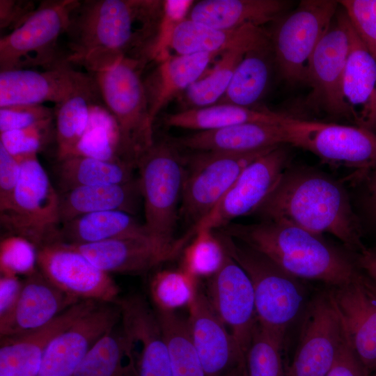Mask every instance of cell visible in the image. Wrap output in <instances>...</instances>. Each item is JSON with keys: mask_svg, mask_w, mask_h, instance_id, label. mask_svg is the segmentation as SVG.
<instances>
[{"mask_svg": "<svg viewBox=\"0 0 376 376\" xmlns=\"http://www.w3.org/2000/svg\"><path fill=\"white\" fill-rule=\"evenodd\" d=\"M164 19L162 1H79L65 32L66 60L91 74L108 70L125 58L147 64Z\"/></svg>", "mask_w": 376, "mask_h": 376, "instance_id": "1", "label": "cell"}, {"mask_svg": "<svg viewBox=\"0 0 376 376\" xmlns=\"http://www.w3.org/2000/svg\"><path fill=\"white\" fill-rule=\"evenodd\" d=\"M255 213L263 219L283 220L317 235L329 233L354 254L366 248L345 188L313 169L287 168Z\"/></svg>", "mask_w": 376, "mask_h": 376, "instance_id": "2", "label": "cell"}, {"mask_svg": "<svg viewBox=\"0 0 376 376\" xmlns=\"http://www.w3.org/2000/svg\"><path fill=\"white\" fill-rule=\"evenodd\" d=\"M217 230L301 280L315 281L331 288L347 284L363 274L352 256L328 243L322 235L288 221L231 222Z\"/></svg>", "mask_w": 376, "mask_h": 376, "instance_id": "3", "label": "cell"}, {"mask_svg": "<svg viewBox=\"0 0 376 376\" xmlns=\"http://www.w3.org/2000/svg\"><path fill=\"white\" fill-rule=\"evenodd\" d=\"M214 233L226 253L250 279L258 322L284 340L288 329L303 315L309 301L302 280L232 237L217 230Z\"/></svg>", "mask_w": 376, "mask_h": 376, "instance_id": "4", "label": "cell"}, {"mask_svg": "<svg viewBox=\"0 0 376 376\" xmlns=\"http://www.w3.org/2000/svg\"><path fill=\"white\" fill-rule=\"evenodd\" d=\"M169 139L156 141L136 161L137 183L143 198L145 222L150 235L171 244L180 212L185 178V162Z\"/></svg>", "mask_w": 376, "mask_h": 376, "instance_id": "5", "label": "cell"}, {"mask_svg": "<svg viewBox=\"0 0 376 376\" xmlns=\"http://www.w3.org/2000/svg\"><path fill=\"white\" fill-rule=\"evenodd\" d=\"M145 65L123 58L112 68L93 74L104 105L116 121L123 159L133 162L154 142V123L141 77Z\"/></svg>", "mask_w": 376, "mask_h": 376, "instance_id": "6", "label": "cell"}, {"mask_svg": "<svg viewBox=\"0 0 376 376\" xmlns=\"http://www.w3.org/2000/svg\"><path fill=\"white\" fill-rule=\"evenodd\" d=\"M19 179L9 207L0 213L8 235L22 237L36 248L55 242L59 226V193L40 164L38 154L17 157Z\"/></svg>", "mask_w": 376, "mask_h": 376, "instance_id": "7", "label": "cell"}, {"mask_svg": "<svg viewBox=\"0 0 376 376\" xmlns=\"http://www.w3.org/2000/svg\"><path fill=\"white\" fill-rule=\"evenodd\" d=\"M78 0H46L19 27L0 38L1 71L40 66L50 69L68 63L58 47Z\"/></svg>", "mask_w": 376, "mask_h": 376, "instance_id": "8", "label": "cell"}, {"mask_svg": "<svg viewBox=\"0 0 376 376\" xmlns=\"http://www.w3.org/2000/svg\"><path fill=\"white\" fill-rule=\"evenodd\" d=\"M274 148L246 152L193 151L184 156L185 178L180 213L191 225L190 230L213 211L250 163Z\"/></svg>", "mask_w": 376, "mask_h": 376, "instance_id": "9", "label": "cell"}, {"mask_svg": "<svg viewBox=\"0 0 376 376\" xmlns=\"http://www.w3.org/2000/svg\"><path fill=\"white\" fill-rule=\"evenodd\" d=\"M338 6V1L303 0L279 18L270 40L276 65L287 82L306 84L313 54Z\"/></svg>", "mask_w": 376, "mask_h": 376, "instance_id": "10", "label": "cell"}, {"mask_svg": "<svg viewBox=\"0 0 376 376\" xmlns=\"http://www.w3.org/2000/svg\"><path fill=\"white\" fill-rule=\"evenodd\" d=\"M281 125L286 144L301 148L338 166L372 171L376 167V132L359 126L287 116Z\"/></svg>", "mask_w": 376, "mask_h": 376, "instance_id": "11", "label": "cell"}, {"mask_svg": "<svg viewBox=\"0 0 376 376\" xmlns=\"http://www.w3.org/2000/svg\"><path fill=\"white\" fill-rule=\"evenodd\" d=\"M295 352L284 376H327L333 368L344 329L327 290L309 299Z\"/></svg>", "mask_w": 376, "mask_h": 376, "instance_id": "12", "label": "cell"}, {"mask_svg": "<svg viewBox=\"0 0 376 376\" xmlns=\"http://www.w3.org/2000/svg\"><path fill=\"white\" fill-rule=\"evenodd\" d=\"M350 49V22L343 8L338 9L309 65L306 84L311 91L306 103L316 111L346 117L342 84Z\"/></svg>", "mask_w": 376, "mask_h": 376, "instance_id": "13", "label": "cell"}, {"mask_svg": "<svg viewBox=\"0 0 376 376\" xmlns=\"http://www.w3.org/2000/svg\"><path fill=\"white\" fill-rule=\"evenodd\" d=\"M37 249L39 271L67 295L101 302H116L120 297L111 275L70 245L56 241Z\"/></svg>", "mask_w": 376, "mask_h": 376, "instance_id": "14", "label": "cell"}, {"mask_svg": "<svg viewBox=\"0 0 376 376\" xmlns=\"http://www.w3.org/2000/svg\"><path fill=\"white\" fill-rule=\"evenodd\" d=\"M283 146L250 163L213 211L191 231L202 228L214 230L237 218L255 213L287 169L289 154Z\"/></svg>", "mask_w": 376, "mask_h": 376, "instance_id": "15", "label": "cell"}, {"mask_svg": "<svg viewBox=\"0 0 376 376\" xmlns=\"http://www.w3.org/2000/svg\"><path fill=\"white\" fill-rule=\"evenodd\" d=\"M116 302L135 376H173L168 347L152 304L138 293Z\"/></svg>", "mask_w": 376, "mask_h": 376, "instance_id": "16", "label": "cell"}, {"mask_svg": "<svg viewBox=\"0 0 376 376\" xmlns=\"http://www.w3.org/2000/svg\"><path fill=\"white\" fill-rule=\"evenodd\" d=\"M120 321L116 302H97L51 340L38 376H72L93 347Z\"/></svg>", "mask_w": 376, "mask_h": 376, "instance_id": "17", "label": "cell"}, {"mask_svg": "<svg viewBox=\"0 0 376 376\" xmlns=\"http://www.w3.org/2000/svg\"><path fill=\"white\" fill-rule=\"evenodd\" d=\"M97 86L93 74L65 63L42 71H0V107L15 104H59L72 95Z\"/></svg>", "mask_w": 376, "mask_h": 376, "instance_id": "18", "label": "cell"}, {"mask_svg": "<svg viewBox=\"0 0 376 376\" xmlns=\"http://www.w3.org/2000/svg\"><path fill=\"white\" fill-rule=\"evenodd\" d=\"M188 311L189 329L205 376H246L244 355L207 295L198 291Z\"/></svg>", "mask_w": 376, "mask_h": 376, "instance_id": "19", "label": "cell"}, {"mask_svg": "<svg viewBox=\"0 0 376 376\" xmlns=\"http://www.w3.org/2000/svg\"><path fill=\"white\" fill-rule=\"evenodd\" d=\"M206 295L245 355L257 322L253 289L247 274L227 253L210 277Z\"/></svg>", "mask_w": 376, "mask_h": 376, "instance_id": "20", "label": "cell"}, {"mask_svg": "<svg viewBox=\"0 0 376 376\" xmlns=\"http://www.w3.org/2000/svg\"><path fill=\"white\" fill-rule=\"evenodd\" d=\"M327 292L361 363L368 373L376 369V287L363 273Z\"/></svg>", "mask_w": 376, "mask_h": 376, "instance_id": "21", "label": "cell"}, {"mask_svg": "<svg viewBox=\"0 0 376 376\" xmlns=\"http://www.w3.org/2000/svg\"><path fill=\"white\" fill-rule=\"evenodd\" d=\"M191 238V236L185 234L171 244L146 237L118 238L93 244L69 245L109 274H140L175 258Z\"/></svg>", "mask_w": 376, "mask_h": 376, "instance_id": "22", "label": "cell"}, {"mask_svg": "<svg viewBox=\"0 0 376 376\" xmlns=\"http://www.w3.org/2000/svg\"><path fill=\"white\" fill-rule=\"evenodd\" d=\"M270 42V34L259 26L218 29L186 17L175 22L168 31L162 34L155 58H161L165 48L172 49L176 55L222 54L237 48L251 50Z\"/></svg>", "mask_w": 376, "mask_h": 376, "instance_id": "23", "label": "cell"}, {"mask_svg": "<svg viewBox=\"0 0 376 376\" xmlns=\"http://www.w3.org/2000/svg\"><path fill=\"white\" fill-rule=\"evenodd\" d=\"M79 301L58 289L38 269L25 276L16 304L0 319V338L38 330Z\"/></svg>", "mask_w": 376, "mask_h": 376, "instance_id": "24", "label": "cell"}, {"mask_svg": "<svg viewBox=\"0 0 376 376\" xmlns=\"http://www.w3.org/2000/svg\"><path fill=\"white\" fill-rule=\"evenodd\" d=\"M97 301L81 300L46 326L28 333L0 338V376H38L51 340Z\"/></svg>", "mask_w": 376, "mask_h": 376, "instance_id": "25", "label": "cell"}, {"mask_svg": "<svg viewBox=\"0 0 376 376\" xmlns=\"http://www.w3.org/2000/svg\"><path fill=\"white\" fill-rule=\"evenodd\" d=\"M350 49L342 84L346 117L356 125L376 132V58L350 22Z\"/></svg>", "mask_w": 376, "mask_h": 376, "instance_id": "26", "label": "cell"}, {"mask_svg": "<svg viewBox=\"0 0 376 376\" xmlns=\"http://www.w3.org/2000/svg\"><path fill=\"white\" fill-rule=\"evenodd\" d=\"M281 123H247L168 139L191 151L251 152L285 145Z\"/></svg>", "mask_w": 376, "mask_h": 376, "instance_id": "27", "label": "cell"}, {"mask_svg": "<svg viewBox=\"0 0 376 376\" xmlns=\"http://www.w3.org/2000/svg\"><path fill=\"white\" fill-rule=\"evenodd\" d=\"M290 5L283 0H201L192 6L187 18L218 29L261 27L281 17Z\"/></svg>", "mask_w": 376, "mask_h": 376, "instance_id": "28", "label": "cell"}, {"mask_svg": "<svg viewBox=\"0 0 376 376\" xmlns=\"http://www.w3.org/2000/svg\"><path fill=\"white\" fill-rule=\"evenodd\" d=\"M219 54L199 53L166 56L143 85L150 116L154 123L162 109L198 80Z\"/></svg>", "mask_w": 376, "mask_h": 376, "instance_id": "29", "label": "cell"}, {"mask_svg": "<svg viewBox=\"0 0 376 376\" xmlns=\"http://www.w3.org/2000/svg\"><path fill=\"white\" fill-rule=\"evenodd\" d=\"M146 237H152L144 224L138 221L132 214L109 210L84 214L62 223L56 241L79 245L118 238Z\"/></svg>", "mask_w": 376, "mask_h": 376, "instance_id": "30", "label": "cell"}, {"mask_svg": "<svg viewBox=\"0 0 376 376\" xmlns=\"http://www.w3.org/2000/svg\"><path fill=\"white\" fill-rule=\"evenodd\" d=\"M138 183L79 186L59 192L61 224L77 217L102 211L120 210L134 213Z\"/></svg>", "mask_w": 376, "mask_h": 376, "instance_id": "31", "label": "cell"}, {"mask_svg": "<svg viewBox=\"0 0 376 376\" xmlns=\"http://www.w3.org/2000/svg\"><path fill=\"white\" fill-rule=\"evenodd\" d=\"M287 115L230 104L182 110L165 116L166 127L205 132L247 123H280Z\"/></svg>", "mask_w": 376, "mask_h": 376, "instance_id": "32", "label": "cell"}, {"mask_svg": "<svg viewBox=\"0 0 376 376\" xmlns=\"http://www.w3.org/2000/svg\"><path fill=\"white\" fill-rule=\"evenodd\" d=\"M275 60L268 45L248 51L236 67L229 86L217 104L252 108L265 95Z\"/></svg>", "mask_w": 376, "mask_h": 376, "instance_id": "33", "label": "cell"}, {"mask_svg": "<svg viewBox=\"0 0 376 376\" xmlns=\"http://www.w3.org/2000/svg\"><path fill=\"white\" fill-rule=\"evenodd\" d=\"M135 164L127 160L105 161L74 155L57 160L56 175L60 192L86 185L133 182Z\"/></svg>", "mask_w": 376, "mask_h": 376, "instance_id": "34", "label": "cell"}, {"mask_svg": "<svg viewBox=\"0 0 376 376\" xmlns=\"http://www.w3.org/2000/svg\"><path fill=\"white\" fill-rule=\"evenodd\" d=\"M102 100L98 86L77 93L55 105L54 125L56 157L73 155L89 123L91 107Z\"/></svg>", "mask_w": 376, "mask_h": 376, "instance_id": "35", "label": "cell"}, {"mask_svg": "<svg viewBox=\"0 0 376 376\" xmlns=\"http://www.w3.org/2000/svg\"><path fill=\"white\" fill-rule=\"evenodd\" d=\"M72 376H135L120 321L93 347Z\"/></svg>", "mask_w": 376, "mask_h": 376, "instance_id": "36", "label": "cell"}, {"mask_svg": "<svg viewBox=\"0 0 376 376\" xmlns=\"http://www.w3.org/2000/svg\"><path fill=\"white\" fill-rule=\"evenodd\" d=\"M155 311L168 347L173 376H205L187 319L176 312Z\"/></svg>", "mask_w": 376, "mask_h": 376, "instance_id": "37", "label": "cell"}, {"mask_svg": "<svg viewBox=\"0 0 376 376\" xmlns=\"http://www.w3.org/2000/svg\"><path fill=\"white\" fill-rule=\"evenodd\" d=\"M248 51L237 48L221 54L214 68L179 96L185 106L183 110L217 104L226 93L236 67Z\"/></svg>", "mask_w": 376, "mask_h": 376, "instance_id": "38", "label": "cell"}, {"mask_svg": "<svg viewBox=\"0 0 376 376\" xmlns=\"http://www.w3.org/2000/svg\"><path fill=\"white\" fill-rule=\"evenodd\" d=\"M74 155L105 161L123 159L117 125L104 105L96 103L92 106L88 127L72 156Z\"/></svg>", "mask_w": 376, "mask_h": 376, "instance_id": "39", "label": "cell"}, {"mask_svg": "<svg viewBox=\"0 0 376 376\" xmlns=\"http://www.w3.org/2000/svg\"><path fill=\"white\" fill-rule=\"evenodd\" d=\"M198 292L196 279L182 268L159 271L149 283L152 306L163 311L176 312L185 307L189 308Z\"/></svg>", "mask_w": 376, "mask_h": 376, "instance_id": "40", "label": "cell"}, {"mask_svg": "<svg viewBox=\"0 0 376 376\" xmlns=\"http://www.w3.org/2000/svg\"><path fill=\"white\" fill-rule=\"evenodd\" d=\"M284 340L256 322L244 355L246 376H284Z\"/></svg>", "mask_w": 376, "mask_h": 376, "instance_id": "41", "label": "cell"}, {"mask_svg": "<svg viewBox=\"0 0 376 376\" xmlns=\"http://www.w3.org/2000/svg\"><path fill=\"white\" fill-rule=\"evenodd\" d=\"M226 256V251L214 230L198 228L184 251L182 268L196 279L210 278L221 267Z\"/></svg>", "mask_w": 376, "mask_h": 376, "instance_id": "42", "label": "cell"}, {"mask_svg": "<svg viewBox=\"0 0 376 376\" xmlns=\"http://www.w3.org/2000/svg\"><path fill=\"white\" fill-rule=\"evenodd\" d=\"M38 269V249L33 243L15 235L1 238V274L27 276Z\"/></svg>", "mask_w": 376, "mask_h": 376, "instance_id": "43", "label": "cell"}, {"mask_svg": "<svg viewBox=\"0 0 376 376\" xmlns=\"http://www.w3.org/2000/svg\"><path fill=\"white\" fill-rule=\"evenodd\" d=\"M54 117L33 125L0 133V143L15 157L38 154L55 134Z\"/></svg>", "mask_w": 376, "mask_h": 376, "instance_id": "44", "label": "cell"}, {"mask_svg": "<svg viewBox=\"0 0 376 376\" xmlns=\"http://www.w3.org/2000/svg\"><path fill=\"white\" fill-rule=\"evenodd\" d=\"M338 3L359 37L376 58V0H342Z\"/></svg>", "mask_w": 376, "mask_h": 376, "instance_id": "45", "label": "cell"}, {"mask_svg": "<svg viewBox=\"0 0 376 376\" xmlns=\"http://www.w3.org/2000/svg\"><path fill=\"white\" fill-rule=\"evenodd\" d=\"M54 117V109L44 104L2 107H0V133L25 128Z\"/></svg>", "mask_w": 376, "mask_h": 376, "instance_id": "46", "label": "cell"}, {"mask_svg": "<svg viewBox=\"0 0 376 376\" xmlns=\"http://www.w3.org/2000/svg\"><path fill=\"white\" fill-rule=\"evenodd\" d=\"M21 171L19 160L0 143V213L10 206Z\"/></svg>", "mask_w": 376, "mask_h": 376, "instance_id": "47", "label": "cell"}, {"mask_svg": "<svg viewBox=\"0 0 376 376\" xmlns=\"http://www.w3.org/2000/svg\"><path fill=\"white\" fill-rule=\"evenodd\" d=\"M29 0H0V29L10 32L22 25L36 9Z\"/></svg>", "mask_w": 376, "mask_h": 376, "instance_id": "48", "label": "cell"}, {"mask_svg": "<svg viewBox=\"0 0 376 376\" xmlns=\"http://www.w3.org/2000/svg\"><path fill=\"white\" fill-rule=\"evenodd\" d=\"M327 376H368L345 331L336 362Z\"/></svg>", "mask_w": 376, "mask_h": 376, "instance_id": "49", "label": "cell"}, {"mask_svg": "<svg viewBox=\"0 0 376 376\" xmlns=\"http://www.w3.org/2000/svg\"><path fill=\"white\" fill-rule=\"evenodd\" d=\"M23 285L17 276L1 274L0 319L6 316L14 308Z\"/></svg>", "mask_w": 376, "mask_h": 376, "instance_id": "50", "label": "cell"}, {"mask_svg": "<svg viewBox=\"0 0 376 376\" xmlns=\"http://www.w3.org/2000/svg\"><path fill=\"white\" fill-rule=\"evenodd\" d=\"M355 260L362 272L376 287V246L366 247L356 254Z\"/></svg>", "mask_w": 376, "mask_h": 376, "instance_id": "51", "label": "cell"}, {"mask_svg": "<svg viewBox=\"0 0 376 376\" xmlns=\"http://www.w3.org/2000/svg\"><path fill=\"white\" fill-rule=\"evenodd\" d=\"M368 205L373 219L376 223V167L372 170L368 184Z\"/></svg>", "mask_w": 376, "mask_h": 376, "instance_id": "52", "label": "cell"}, {"mask_svg": "<svg viewBox=\"0 0 376 376\" xmlns=\"http://www.w3.org/2000/svg\"><path fill=\"white\" fill-rule=\"evenodd\" d=\"M375 370H376V369H375ZM373 376H376V372H375V375H374Z\"/></svg>", "mask_w": 376, "mask_h": 376, "instance_id": "53", "label": "cell"}]
</instances>
